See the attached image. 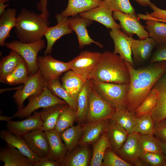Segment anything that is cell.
Masks as SVG:
<instances>
[{"mask_svg": "<svg viewBox=\"0 0 166 166\" xmlns=\"http://www.w3.org/2000/svg\"><path fill=\"white\" fill-rule=\"evenodd\" d=\"M126 64L130 77L126 99L127 107L128 110L134 111L166 72V61L153 63L139 69H135L127 62Z\"/></svg>", "mask_w": 166, "mask_h": 166, "instance_id": "1", "label": "cell"}, {"mask_svg": "<svg viewBox=\"0 0 166 166\" xmlns=\"http://www.w3.org/2000/svg\"><path fill=\"white\" fill-rule=\"evenodd\" d=\"M130 74L126 61L119 55L109 51L101 54L100 61L89 80L119 84L129 83Z\"/></svg>", "mask_w": 166, "mask_h": 166, "instance_id": "2", "label": "cell"}, {"mask_svg": "<svg viewBox=\"0 0 166 166\" xmlns=\"http://www.w3.org/2000/svg\"><path fill=\"white\" fill-rule=\"evenodd\" d=\"M50 23L42 15L22 8L17 17L15 32L19 41L30 43L42 39L46 28Z\"/></svg>", "mask_w": 166, "mask_h": 166, "instance_id": "3", "label": "cell"}, {"mask_svg": "<svg viewBox=\"0 0 166 166\" xmlns=\"http://www.w3.org/2000/svg\"><path fill=\"white\" fill-rule=\"evenodd\" d=\"M90 80L98 93L116 111L127 109L126 99L129 83L119 84Z\"/></svg>", "mask_w": 166, "mask_h": 166, "instance_id": "4", "label": "cell"}, {"mask_svg": "<svg viewBox=\"0 0 166 166\" xmlns=\"http://www.w3.org/2000/svg\"><path fill=\"white\" fill-rule=\"evenodd\" d=\"M45 45V42L42 39L37 42L27 43L15 40L5 42L4 45L8 49L16 51L22 56L27 65L30 76L34 74L39 70L37 65L38 55Z\"/></svg>", "mask_w": 166, "mask_h": 166, "instance_id": "5", "label": "cell"}, {"mask_svg": "<svg viewBox=\"0 0 166 166\" xmlns=\"http://www.w3.org/2000/svg\"><path fill=\"white\" fill-rule=\"evenodd\" d=\"M28 99L29 102L27 105L14 113L13 116L14 118H27L39 109L59 104H67L64 101L53 94L48 88L47 84L41 94L31 96Z\"/></svg>", "mask_w": 166, "mask_h": 166, "instance_id": "6", "label": "cell"}, {"mask_svg": "<svg viewBox=\"0 0 166 166\" xmlns=\"http://www.w3.org/2000/svg\"><path fill=\"white\" fill-rule=\"evenodd\" d=\"M90 81L89 95V107L86 123L111 119L116 112V109L98 93Z\"/></svg>", "mask_w": 166, "mask_h": 166, "instance_id": "7", "label": "cell"}, {"mask_svg": "<svg viewBox=\"0 0 166 166\" xmlns=\"http://www.w3.org/2000/svg\"><path fill=\"white\" fill-rule=\"evenodd\" d=\"M101 53L84 51L69 62L71 70L85 82L99 63Z\"/></svg>", "mask_w": 166, "mask_h": 166, "instance_id": "8", "label": "cell"}, {"mask_svg": "<svg viewBox=\"0 0 166 166\" xmlns=\"http://www.w3.org/2000/svg\"><path fill=\"white\" fill-rule=\"evenodd\" d=\"M46 85V82L39 70L34 74L30 75L23 87L17 90L13 95L18 109L23 107L24 101L29 97L41 94Z\"/></svg>", "mask_w": 166, "mask_h": 166, "instance_id": "9", "label": "cell"}, {"mask_svg": "<svg viewBox=\"0 0 166 166\" xmlns=\"http://www.w3.org/2000/svg\"><path fill=\"white\" fill-rule=\"evenodd\" d=\"M37 65L39 70L46 83L59 79L63 73L71 69L69 62L57 60L48 55L38 57Z\"/></svg>", "mask_w": 166, "mask_h": 166, "instance_id": "10", "label": "cell"}, {"mask_svg": "<svg viewBox=\"0 0 166 166\" xmlns=\"http://www.w3.org/2000/svg\"><path fill=\"white\" fill-rule=\"evenodd\" d=\"M140 134L135 132L128 134L126 140L117 153L131 166H144L140 159L142 152L139 143Z\"/></svg>", "mask_w": 166, "mask_h": 166, "instance_id": "11", "label": "cell"}, {"mask_svg": "<svg viewBox=\"0 0 166 166\" xmlns=\"http://www.w3.org/2000/svg\"><path fill=\"white\" fill-rule=\"evenodd\" d=\"M114 20L120 22V26L125 32L129 36L136 34L140 39L149 37L148 31L139 21L136 14H126L116 10L113 12Z\"/></svg>", "mask_w": 166, "mask_h": 166, "instance_id": "12", "label": "cell"}, {"mask_svg": "<svg viewBox=\"0 0 166 166\" xmlns=\"http://www.w3.org/2000/svg\"><path fill=\"white\" fill-rule=\"evenodd\" d=\"M55 18L57 24L53 26H48L44 34L47 41L46 47L44 52L45 55L51 53L54 44L59 39L73 32L69 26L68 17L63 16L61 14H57Z\"/></svg>", "mask_w": 166, "mask_h": 166, "instance_id": "13", "label": "cell"}, {"mask_svg": "<svg viewBox=\"0 0 166 166\" xmlns=\"http://www.w3.org/2000/svg\"><path fill=\"white\" fill-rule=\"evenodd\" d=\"M42 125L40 112H34L32 115L26 119L7 122L6 127L7 129L12 133L23 138L25 135L33 130L42 129Z\"/></svg>", "mask_w": 166, "mask_h": 166, "instance_id": "14", "label": "cell"}, {"mask_svg": "<svg viewBox=\"0 0 166 166\" xmlns=\"http://www.w3.org/2000/svg\"><path fill=\"white\" fill-rule=\"evenodd\" d=\"M31 151L40 158L47 157L49 152L48 138L45 131L41 129L33 130L23 137Z\"/></svg>", "mask_w": 166, "mask_h": 166, "instance_id": "15", "label": "cell"}, {"mask_svg": "<svg viewBox=\"0 0 166 166\" xmlns=\"http://www.w3.org/2000/svg\"><path fill=\"white\" fill-rule=\"evenodd\" d=\"M110 35L114 43L113 53L119 54L126 61L133 66L134 63L129 36L118 29L111 30Z\"/></svg>", "mask_w": 166, "mask_h": 166, "instance_id": "16", "label": "cell"}, {"mask_svg": "<svg viewBox=\"0 0 166 166\" xmlns=\"http://www.w3.org/2000/svg\"><path fill=\"white\" fill-rule=\"evenodd\" d=\"M68 19L69 26L77 35L80 49L92 43L101 48L103 47L101 44L93 40L88 34L87 27L92 22V21L80 16L68 18Z\"/></svg>", "mask_w": 166, "mask_h": 166, "instance_id": "17", "label": "cell"}, {"mask_svg": "<svg viewBox=\"0 0 166 166\" xmlns=\"http://www.w3.org/2000/svg\"><path fill=\"white\" fill-rule=\"evenodd\" d=\"M113 11L101 4L99 6L79 14L80 17L97 22L111 30L120 29L119 25L115 21Z\"/></svg>", "mask_w": 166, "mask_h": 166, "instance_id": "18", "label": "cell"}, {"mask_svg": "<svg viewBox=\"0 0 166 166\" xmlns=\"http://www.w3.org/2000/svg\"><path fill=\"white\" fill-rule=\"evenodd\" d=\"M0 160L4 166H34V163L12 145L6 143L0 149Z\"/></svg>", "mask_w": 166, "mask_h": 166, "instance_id": "19", "label": "cell"}, {"mask_svg": "<svg viewBox=\"0 0 166 166\" xmlns=\"http://www.w3.org/2000/svg\"><path fill=\"white\" fill-rule=\"evenodd\" d=\"M109 119L82 124L84 131L78 145L88 146L97 141L107 131Z\"/></svg>", "mask_w": 166, "mask_h": 166, "instance_id": "20", "label": "cell"}, {"mask_svg": "<svg viewBox=\"0 0 166 166\" xmlns=\"http://www.w3.org/2000/svg\"><path fill=\"white\" fill-rule=\"evenodd\" d=\"M49 144L47 158L50 160L61 162L68 152V149L61 136L55 129L45 131Z\"/></svg>", "mask_w": 166, "mask_h": 166, "instance_id": "21", "label": "cell"}, {"mask_svg": "<svg viewBox=\"0 0 166 166\" xmlns=\"http://www.w3.org/2000/svg\"><path fill=\"white\" fill-rule=\"evenodd\" d=\"M131 49L134 59L142 62L147 59L156 44L151 38L148 37L144 39L136 40L129 36Z\"/></svg>", "mask_w": 166, "mask_h": 166, "instance_id": "22", "label": "cell"}, {"mask_svg": "<svg viewBox=\"0 0 166 166\" xmlns=\"http://www.w3.org/2000/svg\"><path fill=\"white\" fill-rule=\"evenodd\" d=\"M154 87L158 91L159 97L151 113L155 124L166 118V72L160 78Z\"/></svg>", "mask_w": 166, "mask_h": 166, "instance_id": "23", "label": "cell"}, {"mask_svg": "<svg viewBox=\"0 0 166 166\" xmlns=\"http://www.w3.org/2000/svg\"><path fill=\"white\" fill-rule=\"evenodd\" d=\"M106 132L111 148L117 154L126 140L128 134L123 127L112 119L109 120Z\"/></svg>", "mask_w": 166, "mask_h": 166, "instance_id": "24", "label": "cell"}, {"mask_svg": "<svg viewBox=\"0 0 166 166\" xmlns=\"http://www.w3.org/2000/svg\"><path fill=\"white\" fill-rule=\"evenodd\" d=\"M0 136L6 143L17 148L34 164L40 159L31 151L23 138L16 136L7 129L2 130L0 132Z\"/></svg>", "mask_w": 166, "mask_h": 166, "instance_id": "25", "label": "cell"}, {"mask_svg": "<svg viewBox=\"0 0 166 166\" xmlns=\"http://www.w3.org/2000/svg\"><path fill=\"white\" fill-rule=\"evenodd\" d=\"M68 151L60 162L61 166H87L89 163V151L88 146H80Z\"/></svg>", "mask_w": 166, "mask_h": 166, "instance_id": "26", "label": "cell"}, {"mask_svg": "<svg viewBox=\"0 0 166 166\" xmlns=\"http://www.w3.org/2000/svg\"><path fill=\"white\" fill-rule=\"evenodd\" d=\"M68 105L59 104L43 108L40 112L43 124L42 129L45 132L54 129L60 114Z\"/></svg>", "mask_w": 166, "mask_h": 166, "instance_id": "27", "label": "cell"}, {"mask_svg": "<svg viewBox=\"0 0 166 166\" xmlns=\"http://www.w3.org/2000/svg\"><path fill=\"white\" fill-rule=\"evenodd\" d=\"M101 0H68L66 8L61 12L63 16H74L100 6Z\"/></svg>", "mask_w": 166, "mask_h": 166, "instance_id": "28", "label": "cell"}, {"mask_svg": "<svg viewBox=\"0 0 166 166\" xmlns=\"http://www.w3.org/2000/svg\"><path fill=\"white\" fill-rule=\"evenodd\" d=\"M17 10L15 8H8L0 15V45L4 46L6 40L10 36L11 30L15 27Z\"/></svg>", "mask_w": 166, "mask_h": 166, "instance_id": "29", "label": "cell"}, {"mask_svg": "<svg viewBox=\"0 0 166 166\" xmlns=\"http://www.w3.org/2000/svg\"><path fill=\"white\" fill-rule=\"evenodd\" d=\"M61 81L63 87L77 100L85 82L71 69L65 73L61 77Z\"/></svg>", "mask_w": 166, "mask_h": 166, "instance_id": "30", "label": "cell"}, {"mask_svg": "<svg viewBox=\"0 0 166 166\" xmlns=\"http://www.w3.org/2000/svg\"><path fill=\"white\" fill-rule=\"evenodd\" d=\"M145 21L144 27L149 37L152 39L157 45H166V23L152 19Z\"/></svg>", "mask_w": 166, "mask_h": 166, "instance_id": "31", "label": "cell"}, {"mask_svg": "<svg viewBox=\"0 0 166 166\" xmlns=\"http://www.w3.org/2000/svg\"><path fill=\"white\" fill-rule=\"evenodd\" d=\"M90 86V81L88 80L85 82L77 100V109L76 121L78 124H84L86 121L89 110V95Z\"/></svg>", "mask_w": 166, "mask_h": 166, "instance_id": "32", "label": "cell"}, {"mask_svg": "<svg viewBox=\"0 0 166 166\" xmlns=\"http://www.w3.org/2000/svg\"><path fill=\"white\" fill-rule=\"evenodd\" d=\"M137 118L135 111L126 109L116 111L111 119L115 121L129 134L134 132Z\"/></svg>", "mask_w": 166, "mask_h": 166, "instance_id": "33", "label": "cell"}, {"mask_svg": "<svg viewBox=\"0 0 166 166\" xmlns=\"http://www.w3.org/2000/svg\"><path fill=\"white\" fill-rule=\"evenodd\" d=\"M92 156L89 165L90 166H101L106 150L111 148L106 131L102 133L97 141L92 144Z\"/></svg>", "mask_w": 166, "mask_h": 166, "instance_id": "34", "label": "cell"}, {"mask_svg": "<svg viewBox=\"0 0 166 166\" xmlns=\"http://www.w3.org/2000/svg\"><path fill=\"white\" fill-rule=\"evenodd\" d=\"M83 131V124H78L69 128L60 133L61 139L67 147L68 151H72L79 145Z\"/></svg>", "mask_w": 166, "mask_h": 166, "instance_id": "35", "label": "cell"}, {"mask_svg": "<svg viewBox=\"0 0 166 166\" xmlns=\"http://www.w3.org/2000/svg\"><path fill=\"white\" fill-rule=\"evenodd\" d=\"M23 59L16 51L11 50L8 55L3 57L0 62V81L4 83L6 76L10 73Z\"/></svg>", "mask_w": 166, "mask_h": 166, "instance_id": "36", "label": "cell"}, {"mask_svg": "<svg viewBox=\"0 0 166 166\" xmlns=\"http://www.w3.org/2000/svg\"><path fill=\"white\" fill-rule=\"evenodd\" d=\"M46 84L48 88L53 94L64 101L69 107L77 111V100L63 87L59 79L52 80Z\"/></svg>", "mask_w": 166, "mask_h": 166, "instance_id": "37", "label": "cell"}, {"mask_svg": "<svg viewBox=\"0 0 166 166\" xmlns=\"http://www.w3.org/2000/svg\"><path fill=\"white\" fill-rule=\"evenodd\" d=\"M30 76L27 65L24 60L23 59L6 76L4 83L11 85L24 84Z\"/></svg>", "mask_w": 166, "mask_h": 166, "instance_id": "38", "label": "cell"}, {"mask_svg": "<svg viewBox=\"0 0 166 166\" xmlns=\"http://www.w3.org/2000/svg\"><path fill=\"white\" fill-rule=\"evenodd\" d=\"M76 118V111L68 105L60 114L54 129L60 133L73 126Z\"/></svg>", "mask_w": 166, "mask_h": 166, "instance_id": "39", "label": "cell"}, {"mask_svg": "<svg viewBox=\"0 0 166 166\" xmlns=\"http://www.w3.org/2000/svg\"><path fill=\"white\" fill-rule=\"evenodd\" d=\"M159 97L158 90L153 87L141 105L134 111L137 117L151 114L158 103Z\"/></svg>", "mask_w": 166, "mask_h": 166, "instance_id": "40", "label": "cell"}, {"mask_svg": "<svg viewBox=\"0 0 166 166\" xmlns=\"http://www.w3.org/2000/svg\"><path fill=\"white\" fill-rule=\"evenodd\" d=\"M139 143L142 152H162L158 140L154 135L140 134Z\"/></svg>", "mask_w": 166, "mask_h": 166, "instance_id": "41", "label": "cell"}, {"mask_svg": "<svg viewBox=\"0 0 166 166\" xmlns=\"http://www.w3.org/2000/svg\"><path fill=\"white\" fill-rule=\"evenodd\" d=\"M155 123L151 114L137 117L134 132L141 134L154 135Z\"/></svg>", "mask_w": 166, "mask_h": 166, "instance_id": "42", "label": "cell"}, {"mask_svg": "<svg viewBox=\"0 0 166 166\" xmlns=\"http://www.w3.org/2000/svg\"><path fill=\"white\" fill-rule=\"evenodd\" d=\"M140 159L144 166H166V157L162 152H141Z\"/></svg>", "mask_w": 166, "mask_h": 166, "instance_id": "43", "label": "cell"}, {"mask_svg": "<svg viewBox=\"0 0 166 166\" xmlns=\"http://www.w3.org/2000/svg\"><path fill=\"white\" fill-rule=\"evenodd\" d=\"M101 4L112 10H118L126 14H136L129 0H103Z\"/></svg>", "mask_w": 166, "mask_h": 166, "instance_id": "44", "label": "cell"}, {"mask_svg": "<svg viewBox=\"0 0 166 166\" xmlns=\"http://www.w3.org/2000/svg\"><path fill=\"white\" fill-rule=\"evenodd\" d=\"M101 166H131L124 161L111 148L106 150L104 154Z\"/></svg>", "mask_w": 166, "mask_h": 166, "instance_id": "45", "label": "cell"}, {"mask_svg": "<svg viewBox=\"0 0 166 166\" xmlns=\"http://www.w3.org/2000/svg\"><path fill=\"white\" fill-rule=\"evenodd\" d=\"M149 6L152 12L149 14L146 12V14H139L137 15L139 18L144 20L152 19L161 22L166 21V10L158 7L152 2Z\"/></svg>", "mask_w": 166, "mask_h": 166, "instance_id": "46", "label": "cell"}, {"mask_svg": "<svg viewBox=\"0 0 166 166\" xmlns=\"http://www.w3.org/2000/svg\"><path fill=\"white\" fill-rule=\"evenodd\" d=\"M154 135L159 141L166 144V118L155 124Z\"/></svg>", "mask_w": 166, "mask_h": 166, "instance_id": "47", "label": "cell"}, {"mask_svg": "<svg viewBox=\"0 0 166 166\" xmlns=\"http://www.w3.org/2000/svg\"><path fill=\"white\" fill-rule=\"evenodd\" d=\"M161 61H166V45H158L150 62L152 64Z\"/></svg>", "mask_w": 166, "mask_h": 166, "instance_id": "48", "label": "cell"}, {"mask_svg": "<svg viewBox=\"0 0 166 166\" xmlns=\"http://www.w3.org/2000/svg\"><path fill=\"white\" fill-rule=\"evenodd\" d=\"M60 162L49 160L47 157L42 158L34 164V166H59Z\"/></svg>", "mask_w": 166, "mask_h": 166, "instance_id": "49", "label": "cell"}, {"mask_svg": "<svg viewBox=\"0 0 166 166\" xmlns=\"http://www.w3.org/2000/svg\"><path fill=\"white\" fill-rule=\"evenodd\" d=\"M48 0H40L37 4V8L42 15L48 18L49 14L47 8Z\"/></svg>", "mask_w": 166, "mask_h": 166, "instance_id": "50", "label": "cell"}, {"mask_svg": "<svg viewBox=\"0 0 166 166\" xmlns=\"http://www.w3.org/2000/svg\"><path fill=\"white\" fill-rule=\"evenodd\" d=\"M9 0H0V16L5 11L9 5L7 3Z\"/></svg>", "mask_w": 166, "mask_h": 166, "instance_id": "51", "label": "cell"}, {"mask_svg": "<svg viewBox=\"0 0 166 166\" xmlns=\"http://www.w3.org/2000/svg\"><path fill=\"white\" fill-rule=\"evenodd\" d=\"M144 7L149 6L151 2L150 0H133Z\"/></svg>", "mask_w": 166, "mask_h": 166, "instance_id": "52", "label": "cell"}, {"mask_svg": "<svg viewBox=\"0 0 166 166\" xmlns=\"http://www.w3.org/2000/svg\"><path fill=\"white\" fill-rule=\"evenodd\" d=\"M14 118V117L5 116L4 115H1L0 116V121H6L7 122L12 121L13 119Z\"/></svg>", "mask_w": 166, "mask_h": 166, "instance_id": "53", "label": "cell"}, {"mask_svg": "<svg viewBox=\"0 0 166 166\" xmlns=\"http://www.w3.org/2000/svg\"><path fill=\"white\" fill-rule=\"evenodd\" d=\"M158 141L161 151L166 157V144Z\"/></svg>", "mask_w": 166, "mask_h": 166, "instance_id": "54", "label": "cell"}, {"mask_svg": "<svg viewBox=\"0 0 166 166\" xmlns=\"http://www.w3.org/2000/svg\"><path fill=\"white\" fill-rule=\"evenodd\" d=\"M14 1H19V0H13Z\"/></svg>", "mask_w": 166, "mask_h": 166, "instance_id": "55", "label": "cell"}, {"mask_svg": "<svg viewBox=\"0 0 166 166\" xmlns=\"http://www.w3.org/2000/svg\"><path fill=\"white\" fill-rule=\"evenodd\" d=\"M166 22V21H165V22Z\"/></svg>", "mask_w": 166, "mask_h": 166, "instance_id": "56", "label": "cell"}, {"mask_svg": "<svg viewBox=\"0 0 166 166\" xmlns=\"http://www.w3.org/2000/svg\"></svg>", "mask_w": 166, "mask_h": 166, "instance_id": "57", "label": "cell"}]
</instances>
